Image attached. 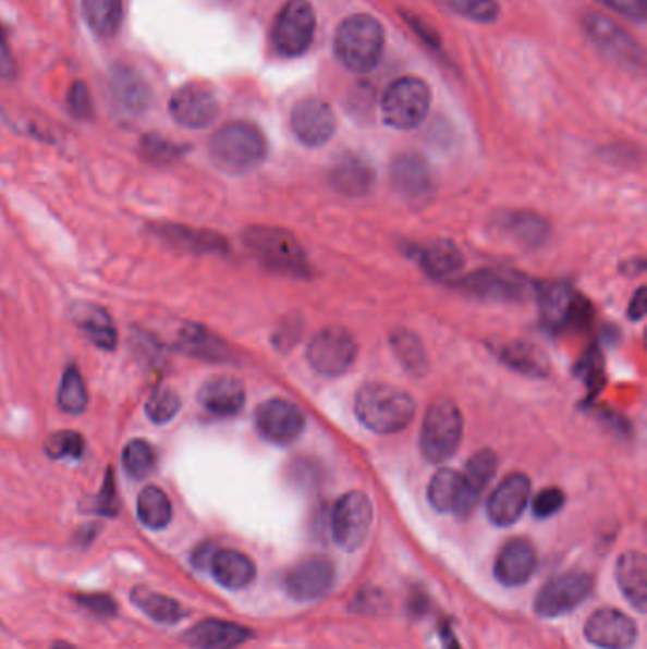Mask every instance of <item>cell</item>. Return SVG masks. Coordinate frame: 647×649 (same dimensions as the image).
Masks as SVG:
<instances>
[{
    "mask_svg": "<svg viewBox=\"0 0 647 649\" xmlns=\"http://www.w3.org/2000/svg\"><path fill=\"white\" fill-rule=\"evenodd\" d=\"M355 414L365 428L375 433H399L416 416V401L395 385L367 384L357 391Z\"/></svg>",
    "mask_w": 647,
    "mask_h": 649,
    "instance_id": "1",
    "label": "cell"
},
{
    "mask_svg": "<svg viewBox=\"0 0 647 649\" xmlns=\"http://www.w3.org/2000/svg\"><path fill=\"white\" fill-rule=\"evenodd\" d=\"M382 25L367 14H353L340 23L334 35V52L340 63L353 73H370L383 56Z\"/></svg>",
    "mask_w": 647,
    "mask_h": 649,
    "instance_id": "2",
    "label": "cell"
},
{
    "mask_svg": "<svg viewBox=\"0 0 647 649\" xmlns=\"http://www.w3.org/2000/svg\"><path fill=\"white\" fill-rule=\"evenodd\" d=\"M215 162L224 170L245 173L265 162L266 139L263 132L251 122H229L215 133L209 143Z\"/></svg>",
    "mask_w": 647,
    "mask_h": 649,
    "instance_id": "3",
    "label": "cell"
},
{
    "mask_svg": "<svg viewBox=\"0 0 647 649\" xmlns=\"http://www.w3.org/2000/svg\"><path fill=\"white\" fill-rule=\"evenodd\" d=\"M464 437V418L454 401H435L422 424L419 449L434 464L447 462L456 454Z\"/></svg>",
    "mask_w": 647,
    "mask_h": 649,
    "instance_id": "4",
    "label": "cell"
},
{
    "mask_svg": "<svg viewBox=\"0 0 647 649\" xmlns=\"http://www.w3.org/2000/svg\"><path fill=\"white\" fill-rule=\"evenodd\" d=\"M431 107V91L422 78L403 76L391 82L382 99L386 124L395 130H412L426 120Z\"/></svg>",
    "mask_w": 647,
    "mask_h": 649,
    "instance_id": "5",
    "label": "cell"
},
{
    "mask_svg": "<svg viewBox=\"0 0 647 649\" xmlns=\"http://www.w3.org/2000/svg\"><path fill=\"white\" fill-rule=\"evenodd\" d=\"M245 244L266 266L280 272L301 273L308 270V260L301 244L289 232L272 226H253L245 232Z\"/></svg>",
    "mask_w": 647,
    "mask_h": 649,
    "instance_id": "6",
    "label": "cell"
},
{
    "mask_svg": "<svg viewBox=\"0 0 647 649\" xmlns=\"http://www.w3.org/2000/svg\"><path fill=\"white\" fill-rule=\"evenodd\" d=\"M316 37V14L308 0H288L273 23L276 50L285 58H298L309 50Z\"/></svg>",
    "mask_w": 647,
    "mask_h": 649,
    "instance_id": "7",
    "label": "cell"
},
{
    "mask_svg": "<svg viewBox=\"0 0 647 649\" xmlns=\"http://www.w3.org/2000/svg\"><path fill=\"white\" fill-rule=\"evenodd\" d=\"M373 526V503L363 492H347L332 507L331 534L340 549L357 551Z\"/></svg>",
    "mask_w": 647,
    "mask_h": 649,
    "instance_id": "8",
    "label": "cell"
},
{
    "mask_svg": "<svg viewBox=\"0 0 647 649\" xmlns=\"http://www.w3.org/2000/svg\"><path fill=\"white\" fill-rule=\"evenodd\" d=\"M595 589V579L587 572H566L552 577L541 587L534 600V610L545 620L560 617L583 604Z\"/></svg>",
    "mask_w": 647,
    "mask_h": 649,
    "instance_id": "9",
    "label": "cell"
},
{
    "mask_svg": "<svg viewBox=\"0 0 647 649\" xmlns=\"http://www.w3.org/2000/svg\"><path fill=\"white\" fill-rule=\"evenodd\" d=\"M312 369L321 377H340L357 357V344L350 332L340 327H327L317 332L306 352Z\"/></svg>",
    "mask_w": 647,
    "mask_h": 649,
    "instance_id": "10",
    "label": "cell"
},
{
    "mask_svg": "<svg viewBox=\"0 0 647 649\" xmlns=\"http://www.w3.org/2000/svg\"><path fill=\"white\" fill-rule=\"evenodd\" d=\"M257 429L270 443L291 444L304 431V414L288 399H270L257 408Z\"/></svg>",
    "mask_w": 647,
    "mask_h": 649,
    "instance_id": "11",
    "label": "cell"
},
{
    "mask_svg": "<svg viewBox=\"0 0 647 649\" xmlns=\"http://www.w3.org/2000/svg\"><path fill=\"white\" fill-rule=\"evenodd\" d=\"M585 638L595 648L631 649L638 638V627L621 610L602 608L588 617Z\"/></svg>",
    "mask_w": 647,
    "mask_h": 649,
    "instance_id": "12",
    "label": "cell"
},
{
    "mask_svg": "<svg viewBox=\"0 0 647 649\" xmlns=\"http://www.w3.org/2000/svg\"><path fill=\"white\" fill-rule=\"evenodd\" d=\"M170 112L176 124L188 130H204L219 117V103L213 91L206 86L184 84L171 97Z\"/></svg>",
    "mask_w": 647,
    "mask_h": 649,
    "instance_id": "13",
    "label": "cell"
},
{
    "mask_svg": "<svg viewBox=\"0 0 647 649\" xmlns=\"http://www.w3.org/2000/svg\"><path fill=\"white\" fill-rule=\"evenodd\" d=\"M291 127L302 145L321 147L334 135L337 117L331 105L325 103L324 99L308 97L294 105Z\"/></svg>",
    "mask_w": 647,
    "mask_h": 649,
    "instance_id": "14",
    "label": "cell"
},
{
    "mask_svg": "<svg viewBox=\"0 0 647 649\" xmlns=\"http://www.w3.org/2000/svg\"><path fill=\"white\" fill-rule=\"evenodd\" d=\"M334 566L325 556H309L289 570L285 576V590L289 597L298 602H312L325 597L334 585Z\"/></svg>",
    "mask_w": 647,
    "mask_h": 649,
    "instance_id": "15",
    "label": "cell"
},
{
    "mask_svg": "<svg viewBox=\"0 0 647 649\" xmlns=\"http://www.w3.org/2000/svg\"><path fill=\"white\" fill-rule=\"evenodd\" d=\"M529 492H532V485H529L526 475L523 473L509 475L496 487L490 500L486 503L488 518L501 528L515 524L526 511Z\"/></svg>",
    "mask_w": 647,
    "mask_h": 649,
    "instance_id": "16",
    "label": "cell"
},
{
    "mask_svg": "<svg viewBox=\"0 0 647 649\" xmlns=\"http://www.w3.org/2000/svg\"><path fill=\"white\" fill-rule=\"evenodd\" d=\"M462 287L467 293L477 295L485 301L496 303H511L528 295L529 283L526 278L515 272L505 270H483V272L471 273L469 278L462 281Z\"/></svg>",
    "mask_w": 647,
    "mask_h": 649,
    "instance_id": "17",
    "label": "cell"
},
{
    "mask_svg": "<svg viewBox=\"0 0 647 649\" xmlns=\"http://www.w3.org/2000/svg\"><path fill=\"white\" fill-rule=\"evenodd\" d=\"M536 570V547L528 539L516 538L501 547L493 564V576L505 587H521L528 584Z\"/></svg>",
    "mask_w": 647,
    "mask_h": 649,
    "instance_id": "18",
    "label": "cell"
},
{
    "mask_svg": "<svg viewBox=\"0 0 647 649\" xmlns=\"http://www.w3.org/2000/svg\"><path fill=\"white\" fill-rule=\"evenodd\" d=\"M109 91L118 111L124 112L127 117H139L147 111L152 101V91L147 81L130 65H118L112 69Z\"/></svg>",
    "mask_w": 647,
    "mask_h": 649,
    "instance_id": "19",
    "label": "cell"
},
{
    "mask_svg": "<svg viewBox=\"0 0 647 649\" xmlns=\"http://www.w3.org/2000/svg\"><path fill=\"white\" fill-rule=\"evenodd\" d=\"M251 628L224 620L199 621L184 633V644L194 649H237L249 642Z\"/></svg>",
    "mask_w": 647,
    "mask_h": 649,
    "instance_id": "20",
    "label": "cell"
},
{
    "mask_svg": "<svg viewBox=\"0 0 647 649\" xmlns=\"http://www.w3.org/2000/svg\"><path fill=\"white\" fill-rule=\"evenodd\" d=\"M427 500L435 511L454 513L460 517H465L475 510V503L471 502L465 490L464 475L452 469L435 473L427 488Z\"/></svg>",
    "mask_w": 647,
    "mask_h": 649,
    "instance_id": "21",
    "label": "cell"
},
{
    "mask_svg": "<svg viewBox=\"0 0 647 649\" xmlns=\"http://www.w3.org/2000/svg\"><path fill=\"white\" fill-rule=\"evenodd\" d=\"M211 572L215 581L224 589L242 590L249 587L257 577V566L247 554L235 549H217L215 547L207 568Z\"/></svg>",
    "mask_w": 647,
    "mask_h": 649,
    "instance_id": "22",
    "label": "cell"
},
{
    "mask_svg": "<svg viewBox=\"0 0 647 649\" xmlns=\"http://www.w3.org/2000/svg\"><path fill=\"white\" fill-rule=\"evenodd\" d=\"M391 175L393 185L406 199L424 201L434 193V173L422 156H399Z\"/></svg>",
    "mask_w": 647,
    "mask_h": 649,
    "instance_id": "23",
    "label": "cell"
},
{
    "mask_svg": "<svg viewBox=\"0 0 647 649\" xmlns=\"http://www.w3.org/2000/svg\"><path fill=\"white\" fill-rule=\"evenodd\" d=\"M199 405L213 416H234L245 405V388L234 377H215L202 385Z\"/></svg>",
    "mask_w": 647,
    "mask_h": 649,
    "instance_id": "24",
    "label": "cell"
},
{
    "mask_svg": "<svg viewBox=\"0 0 647 649\" xmlns=\"http://www.w3.org/2000/svg\"><path fill=\"white\" fill-rule=\"evenodd\" d=\"M541 303V318L545 323L560 329L570 321L582 318L585 304L574 295V291L566 283H551L539 295Z\"/></svg>",
    "mask_w": 647,
    "mask_h": 649,
    "instance_id": "25",
    "label": "cell"
},
{
    "mask_svg": "<svg viewBox=\"0 0 647 649\" xmlns=\"http://www.w3.org/2000/svg\"><path fill=\"white\" fill-rule=\"evenodd\" d=\"M615 577L623 597L638 610L646 612L647 605V559L638 551L625 553L618 562Z\"/></svg>",
    "mask_w": 647,
    "mask_h": 649,
    "instance_id": "26",
    "label": "cell"
},
{
    "mask_svg": "<svg viewBox=\"0 0 647 649\" xmlns=\"http://www.w3.org/2000/svg\"><path fill=\"white\" fill-rule=\"evenodd\" d=\"M176 347L184 354L207 362H230V350L219 336L204 324L184 323L176 336Z\"/></svg>",
    "mask_w": 647,
    "mask_h": 649,
    "instance_id": "27",
    "label": "cell"
},
{
    "mask_svg": "<svg viewBox=\"0 0 647 649\" xmlns=\"http://www.w3.org/2000/svg\"><path fill=\"white\" fill-rule=\"evenodd\" d=\"M74 323L86 332L97 347L112 352L118 344V331L111 316L96 304L78 303L73 306Z\"/></svg>",
    "mask_w": 647,
    "mask_h": 649,
    "instance_id": "28",
    "label": "cell"
},
{
    "mask_svg": "<svg viewBox=\"0 0 647 649\" xmlns=\"http://www.w3.org/2000/svg\"><path fill=\"white\" fill-rule=\"evenodd\" d=\"M158 236L163 237L168 244L181 247L184 252L217 253L227 252L224 237L217 236L213 232H198V230L176 226V224H162L155 226Z\"/></svg>",
    "mask_w": 647,
    "mask_h": 649,
    "instance_id": "29",
    "label": "cell"
},
{
    "mask_svg": "<svg viewBox=\"0 0 647 649\" xmlns=\"http://www.w3.org/2000/svg\"><path fill=\"white\" fill-rule=\"evenodd\" d=\"M82 14L97 37L117 35L124 17V0H82Z\"/></svg>",
    "mask_w": 647,
    "mask_h": 649,
    "instance_id": "30",
    "label": "cell"
},
{
    "mask_svg": "<svg viewBox=\"0 0 647 649\" xmlns=\"http://www.w3.org/2000/svg\"><path fill=\"white\" fill-rule=\"evenodd\" d=\"M130 598H132L133 604L139 608L141 612L145 613L150 620L156 621V623H162V625H175L186 615L183 605L179 604L176 600L166 597L162 592H156V590L135 587Z\"/></svg>",
    "mask_w": 647,
    "mask_h": 649,
    "instance_id": "31",
    "label": "cell"
},
{
    "mask_svg": "<svg viewBox=\"0 0 647 649\" xmlns=\"http://www.w3.org/2000/svg\"><path fill=\"white\" fill-rule=\"evenodd\" d=\"M137 518L150 530H163L173 518V505L160 487H145L137 498Z\"/></svg>",
    "mask_w": 647,
    "mask_h": 649,
    "instance_id": "32",
    "label": "cell"
},
{
    "mask_svg": "<svg viewBox=\"0 0 647 649\" xmlns=\"http://www.w3.org/2000/svg\"><path fill=\"white\" fill-rule=\"evenodd\" d=\"M422 266L434 278H452L462 270L464 255L454 242L439 240L422 252Z\"/></svg>",
    "mask_w": 647,
    "mask_h": 649,
    "instance_id": "33",
    "label": "cell"
},
{
    "mask_svg": "<svg viewBox=\"0 0 647 649\" xmlns=\"http://www.w3.org/2000/svg\"><path fill=\"white\" fill-rule=\"evenodd\" d=\"M331 183L342 194L359 196L373 185V170L359 158H344L331 171Z\"/></svg>",
    "mask_w": 647,
    "mask_h": 649,
    "instance_id": "34",
    "label": "cell"
},
{
    "mask_svg": "<svg viewBox=\"0 0 647 649\" xmlns=\"http://www.w3.org/2000/svg\"><path fill=\"white\" fill-rule=\"evenodd\" d=\"M496 472H498V460L493 456L492 451H480L469 457L467 467L462 475H464L465 490L475 505H477L480 494L485 492V488L490 485Z\"/></svg>",
    "mask_w": 647,
    "mask_h": 649,
    "instance_id": "35",
    "label": "cell"
},
{
    "mask_svg": "<svg viewBox=\"0 0 647 649\" xmlns=\"http://www.w3.org/2000/svg\"><path fill=\"white\" fill-rule=\"evenodd\" d=\"M588 30L595 38L596 45L602 48L603 52L611 53L621 60H634V42H631L626 35H623L619 27H615L606 17H590Z\"/></svg>",
    "mask_w": 647,
    "mask_h": 649,
    "instance_id": "36",
    "label": "cell"
},
{
    "mask_svg": "<svg viewBox=\"0 0 647 649\" xmlns=\"http://www.w3.org/2000/svg\"><path fill=\"white\" fill-rule=\"evenodd\" d=\"M58 403L63 413L73 414V416H78L88 408V388L78 367L71 365L65 370L59 385Z\"/></svg>",
    "mask_w": 647,
    "mask_h": 649,
    "instance_id": "37",
    "label": "cell"
},
{
    "mask_svg": "<svg viewBox=\"0 0 647 649\" xmlns=\"http://www.w3.org/2000/svg\"><path fill=\"white\" fill-rule=\"evenodd\" d=\"M501 357L505 359L511 369L524 372L528 377H544L549 369L544 352H539L537 347L529 346V344H511L505 347Z\"/></svg>",
    "mask_w": 647,
    "mask_h": 649,
    "instance_id": "38",
    "label": "cell"
},
{
    "mask_svg": "<svg viewBox=\"0 0 647 649\" xmlns=\"http://www.w3.org/2000/svg\"><path fill=\"white\" fill-rule=\"evenodd\" d=\"M122 464L125 473L133 479H147L156 467V452L152 444L145 439L130 441L122 452Z\"/></svg>",
    "mask_w": 647,
    "mask_h": 649,
    "instance_id": "39",
    "label": "cell"
},
{
    "mask_svg": "<svg viewBox=\"0 0 647 649\" xmlns=\"http://www.w3.org/2000/svg\"><path fill=\"white\" fill-rule=\"evenodd\" d=\"M45 452L52 460H81L86 452V439L78 431H58L48 437Z\"/></svg>",
    "mask_w": 647,
    "mask_h": 649,
    "instance_id": "40",
    "label": "cell"
},
{
    "mask_svg": "<svg viewBox=\"0 0 647 649\" xmlns=\"http://www.w3.org/2000/svg\"><path fill=\"white\" fill-rule=\"evenodd\" d=\"M145 411H147L148 420L155 424H168L181 411V397L171 388H160L148 397Z\"/></svg>",
    "mask_w": 647,
    "mask_h": 649,
    "instance_id": "41",
    "label": "cell"
},
{
    "mask_svg": "<svg viewBox=\"0 0 647 649\" xmlns=\"http://www.w3.org/2000/svg\"><path fill=\"white\" fill-rule=\"evenodd\" d=\"M184 155V147L173 140L163 139L158 133H148L141 139V156L150 163L175 162Z\"/></svg>",
    "mask_w": 647,
    "mask_h": 649,
    "instance_id": "42",
    "label": "cell"
},
{
    "mask_svg": "<svg viewBox=\"0 0 647 649\" xmlns=\"http://www.w3.org/2000/svg\"><path fill=\"white\" fill-rule=\"evenodd\" d=\"M452 10L477 23H492L498 20L500 7L496 0H447Z\"/></svg>",
    "mask_w": 647,
    "mask_h": 649,
    "instance_id": "43",
    "label": "cell"
},
{
    "mask_svg": "<svg viewBox=\"0 0 647 649\" xmlns=\"http://www.w3.org/2000/svg\"><path fill=\"white\" fill-rule=\"evenodd\" d=\"M73 598L82 610L96 615L99 620H112L118 615V602L107 592H78Z\"/></svg>",
    "mask_w": 647,
    "mask_h": 649,
    "instance_id": "44",
    "label": "cell"
},
{
    "mask_svg": "<svg viewBox=\"0 0 647 649\" xmlns=\"http://www.w3.org/2000/svg\"><path fill=\"white\" fill-rule=\"evenodd\" d=\"M94 513L101 515V517H117L120 513V502H118L117 480H114V472L109 467V472L105 475L103 488L97 494L96 502H94Z\"/></svg>",
    "mask_w": 647,
    "mask_h": 649,
    "instance_id": "45",
    "label": "cell"
},
{
    "mask_svg": "<svg viewBox=\"0 0 647 649\" xmlns=\"http://www.w3.org/2000/svg\"><path fill=\"white\" fill-rule=\"evenodd\" d=\"M566 503V494L560 488H545L544 492H539L534 500V515L537 518L554 517Z\"/></svg>",
    "mask_w": 647,
    "mask_h": 649,
    "instance_id": "46",
    "label": "cell"
},
{
    "mask_svg": "<svg viewBox=\"0 0 647 649\" xmlns=\"http://www.w3.org/2000/svg\"><path fill=\"white\" fill-rule=\"evenodd\" d=\"M66 105H69V111L74 119L89 120L94 114V103H91L88 86L82 81L74 82L71 86V91L66 96Z\"/></svg>",
    "mask_w": 647,
    "mask_h": 649,
    "instance_id": "47",
    "label": "cell"
},
{
    "mask_svg": "<svg viewBox=\"0 0 647 649\" xmlns=\"http://www.w3.org/2000/svg\"><path fill=\"white\" fill-rule=\"evenodd\" d=\"M393 346H395V352H398L399 357L403 359L406 367L422 369V365H424V352H422L418 339H414L408 332H403L401 336L393 339Z\"/></svg>",
    "mask_w": 647,
    "mask_h": 649,
    "instance_id": "48",
    "label": "cell"
},
{
    "mask_svg": "<svg viewBox=\"0 0 647 649\" xmlns=\"http://www.w3.org/2000/svg\"><path fill=\"white\" fill-rule=\"evenodd\" d=\"M611 12L626 17L631 22H644L646 20V0H596Z\"/></svg>",
    "mask_w": 647,
    "mask_h": 649,
    "instance_id": "49",
    "label": "cell"
},
{
    "mask_svg": "<svg viewBox=\"0 0 647 649\" xmlns=\"http://www.w3.org/2000/svg\"><path fill=\"white\" fill-rule=\"evenodd\" d=\"M515 224L516 236L521 237V240L526 242V244L539 242L541 236L545 234L544 221H541V219H537V217H528V215H524V217H516Z\"/></svg>",
    "mask_w": 647,
    "mask_h": 649,
    "instance_id": "50",
    "label": "cell"
},
{
    "mask_svg": "<svg viewBox=\"0 0 647 649\" xmlns=\"http://www.w3.org/2000/svg\"><path fill=\"white\" fill-rule=\"evenodd\" d=\"M353 610L361 613H378L380 608H386V598L380 590H363L353 602Z\"/></svg>",
    "mask_w": 647,
    "mask_h": 649,
    "instance_id": "51",
    "label": "cell"
},
{
    "mask_svg": "<svg viewBox=\"0 0 647 649\" xmlns=\"http://www.w3.org/2000/svg\"><path fill=\"white\" fill-rule=\"evenodd\" d=\"M15 76V61L12 56V50L8 46L7 37L0 29V78H14Z\"/></svg>",
    "mask_w": 647,
    "mask_h": 649,
    "instance_id": "52",
    "label": "cell"
},
{
    "mask_svg": "<svg viewBox=\"0 0 647 649\" xmlns=\"http://www.w3.org/2000/svg\"><path fill=\"white\" fill-rule=\"evenodd\" d=\"M647 310V301H646V289L642 287L638 289V293L634 295V301L631 303V308H628V316L631 318L638 319L644 318L646 316Z\"/></svg>",
    "mask_w": 647,
    "mask_h": 649,
    "instance_id": "53",
    "label": "cell"
},
{
    "mask_svg": "<svg viewBox=\"0 0 647 649\" xmlns=\"http://www.w3.org/2000/svg\"><path fill=\"white\" fill-rule=\"evenodd\" d=\"M439 636H441L442 648L460 649V642H457L456 635L452 630V625L447 623V621L439 623Z\"/></svg>",
    "mask_w": 647,
    "mask_h": 649,
    "instance_id": "54",
    "label": "cell"
},
{
    "mask_svg": "<svg viewBox=\"0 0 647 649\" xmlns=\"http://www.w3.org/2000/svg\"><path fill=\"white\" fill-rule=\"evenodd\" d=\"M96 526H86V528H81L78 534H76V539H78V543L82 546H89L94 539H96L97 534Z\"/></svg>",
    "mask_w": 647,
    "mask_h": 649,
    "instance_id": "55",
    "label": "cell"
},
{
    "mask_svg": "<svg viewBox=\"0 0 647 649\" xmlns=\"http://www.w3.org/2000/svg\"><path fill=\"white\" fill-rule=\"evenodd\" d=\"M50 649H81V648H76V646H73V644L63 642V640H61V642L53 644L52 648H50Z\"/></svg>",
    "mask_w": 647,
    "mask_h": 649,
    "instance_id": "56",
    "label": "cell"
}]
</instances>
